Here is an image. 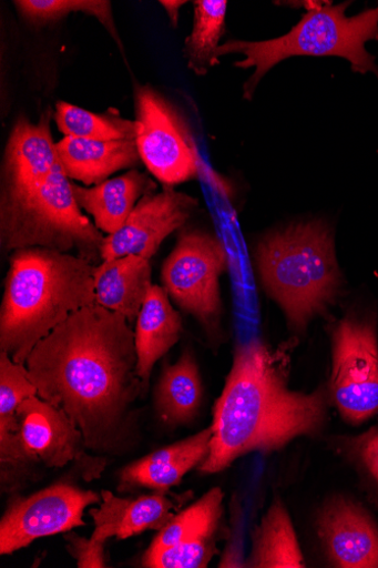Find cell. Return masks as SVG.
Instances as JSON below:
<instances>
[{
    "label": "cell",
    "mask_w": 378,
    "mask_h": 568,
    "mask_svg": "<svg viewBox=\"0 0 378 568\" xmlns=\"http://www.w3.org/2000/svg\"><path fill=\"white\" fill-rule=\"evenodd\" d=\"M25 367L38 396L64 410L93 452L116 447L129 408L144 394L130 322L96 303L39 342Z\"/></svg>",
    "instance_id": "6da1fadb"
},
{
    "label": "cell",
    "mask_w": 378,
    "mask_h": 568,
    "mask_svg": "<svg viewBox=\"0 0 378 568\" xmlns=\"http://www.w3.org/2000/svg\"><path fill=\"white\" fill-rule=\"evenodd\" d=\"M328 385L310 393L289 385L286 356L259 338L238 343L232 369L213 408L205 475L228 469L249 453L283 449L299 437L320 434L329 419Z\"/></svg>",
    "instance_id": "7a4b0ae2"
},
{
    "label": "cell",
    "mask_w": 378,
    "mask_h": 568,
    "mask_svg": "<svg viewBox=\"0 0 378 568\" xmlns=\"http://www.w3.org/2000/svg\"><path fill=\"white\" fill-rule=\"evenodd\" d=\"M94 268L70 253L41 247L13 251L0 308V352L25 366L39 342L95 303Z\"/></svg>",
    "instance_id": "3957f363"
},
{
    "label": "cell",
    "mask_w": 378,
    "mask_h": 568,
    "mask_svg": "<svg viewBox=\"0 0 378 568\" xmlns=\"http://www.w3.org/2000/svg\"><path fill=\"white\" fill-rule=\"evenodd\" d=\"M255 260L263 290L279 305L296 335L327 315L344 292L334 231L324 222L267 234L257 245Z\"/></svg>",
    "instance_id": "277c9868"
},
{
    "label": "cell",
    "mask_w": 378,
    "mask_h": 568,
    "mask_svg": "<svg viewBox=\"0 0 378 568\" xmlns=\"http://www.w3.org/2000/svg\"><path fill=\"white\" fill-rule=\"evenodd\" d=\"M350 3L307 2L302 20L285 36L263 41L228 40L218 51V60L229 54L245 59L235 67L255 69L244 84L243 97L252 100L267 72L295 57L330 58L347 60L354 72L372 73L378 78L375 58L366 50V43L378 40V8L347 17Z\"/></svg>",
    "instance_id": "5b68a950"
},
{
    "label": "cell",
    "mask_w": 378,
    "mask_h": 568,
    "mask_svg": "<svg viewBox=\"0 0 378 568\" xmlns=\"http://www.w3.org/2000/svg\"><path fill=\"white\" fill-rule=\"evenodd\" d=\"M79 205L61 164L30 196L2 203V242L8 251L41 247L102 261L104 237Z\"/></svg>",
    "instance_id": "8992f818"
},
{
    "label": "cell",
    "mask_w": 378,
    "mask_h": 568,
    "mask_svg": "<svg viewBox=\"0 0 378 568\" xmlns=\"http://www.w3.org/2000/svg\"><path fill=\"white\" fill-rule=\"evenodd\" d=\"M228 266L221 239L194 230L181 234L161 271L162 287L212 338L221 333V278Z\"/></svg>",
    "instance_id": "52a82bcc"
},
{
    "label": "cell",
    "mask_w": 378,
    "mask_h": 568,
    "mask_svg": "<svg viewBox=\"0 0 378 568\" xmlns=\"http://www.w3.org/2000/svg\"><path fill=\"white\" fill-rule=\"evenodd\" d=\"M331 403L341 418L359 426L378 415L376 315L349 313L331 331Z\"/></svg>",
    "instance_id": "ba28073f"
},
{
    "label": "cell",
    "mask_w": 378,
    "mask_h": 568,
    "mask_svg": "<svg viewBox=\"0 0 378 568\" xmlns=\"http://www.w3.org/2000/svg\"><path fill=\"white\" fill-rule=\"evenodd\" d=\"M135 142L141 162L165 187L198 175L196 144L188 124L173 103L150 85L134 91Z\"/></svg>",
    "instance_id": "9c48e42d"
},
{
    "label": "cell",
    "mask_w": 378,
    "mask_h": 568,
    "mask_svg": "<svg viewBox=\"0 0 378 568\" xmlns=\"http://www.w3.org/2000/svg\"><path fill=\"white\" fill-rule=\"evenodd\" d=\"M101 500V494L65 483L16 498L0 521V555H12L40 538L85 526V509Z\"/></svg>",
    "instance_id": "30bf717a"
},
{
    "label": "cell",
    "mask_w": 378,
    "mask_h": 568,
    "mask_svg": "<svg viewBox=\"0 0 378 568\" xmlns=\"http://www.w3.org/2000/svg\"><path fill=\"white\" fill-rule=\"evenodd\" d=\"M225 494L212 488L196 503L176 514L159 531L142 557L146 568H204L218 552V532Z\"/></svg>",
    "instance_id": "8fae6325"
},
{
    "label": "cell",
    "mask_w": 378,
    "mask_h": 568,
    "mask_svg": "<svg viewBox=\"0 0 378 568\" xmlns=\"http://www.w3.org/2000/svg\"><path fill=\"white\" fill-rule=\"evenodd\" d=\"M17 418L22 446L35 466L61 469L76 463L85 480L100 477L105 460L88 455L81 430L64 410L34 396L20 405Z\"/></svg>",
    "instance_id": "7c38bea8"
},
{
    "label": "cell",
    "mask_w": 378,
    "mask_h": 568,
    "mask_svg": "<svg viewBox=\"0 0 378 568\" xmlns=\"http://www.w3.org/2000/svg\"><path fill=\"white\" fill-rule=\"evenodd\" d=\"M197 205L198 200L173 187L146 193L124 226L104 237L102 262L127 255L151 261L160 245L187 223Z\"/></svg>",
    "instance_id": "4fadbf2b"
},
{
    "label": "cell",
    "mask_w": 378,
    "mask_h": 568,
    "mask_svg": "<svg viewBox=\"0 0 378 568\" xmlns=\"http://www.w3.org/2000/svg\"><path fill=\"white\" fill-rule=\"evenodd\" d=\"M52 113L44 112L37 123L18 120L4 156L2 203L23 200L37 192L60 165L58 143L51 134Z\"/></svg>",
    "instance_id": "5bb4252c"
},
{
    "label": "cell",
    "mask_w": 378,
    "mask_h": 568,
    "mask_svg": "<svg viewBox=\"0 0 378 568\" xmlns=\"http://www.w3.org/2000/svg\"><path fill=\"white\" fill-rule=\"evenodd\" d=\"M317 535L334 567L378 568V525L358 503L329 501L318 515Z\"/></svg>",
    "instance_id": "9a60e30c"
},
{
    "label": "cell",
    "mask_w": 378,
    "mask_h": 568,
    "mask_svg": "<svg viewBox=\"0 0 378 568\" xmlns=\"http://www.w3.org/2000/svg\"><path fill=\"white\" fill-rule=\"evenodd\" d=\"M102 500L89 514L94 524L92 537L106 544L112 538L126 540L147 530L164 529L177 514L178 501L164 493L123 498L102 490Z\"/></svg>",
    "instance_id": "2e32d148"
},
{
    "label": "cell",
    "mask_w": 378,
    "mask_h": 568,
    "mask_svg": "<svg viewBox=\"0 0 378 568\" xmlns=\"http://www.w3.org/2000/svg\"><path fill=\"white\" fill-rule=\"evenodd\" d=\"M212 427L174 445L160 448L121 471L120 490L146 488L167 494L208 456Z\"/></svg>",
    "instance_id": "e0dca14e"
},
{
    "label": "cell",
    "mask_w": 378,
    "mask_h": 568,
    "mask_svg": "<svg viewBox=\"0 0 378 568\" xmlns=\"http://www.w3.org/2000/svg\"><path fill=\"white\" fill-rule=\"evenodd\" d=\"M60 164L71 181L94 186L114 174L136 168L140 154L135 140H85L65 136L58 142Z\"/></svg>",
    "instance_id": "ac0fdd59"
},
{
    "label": "cell",
    "mask_w": 378,
    "mask_h": 568,
    "mask_svg": "<svg viewBox=\"0 0 378 568\" xmlns=\"http://www.w3.org/2000/svg\"><path fill=\"white\" fill-rule=\"evenodd\" d=\"M154 189L151 180L137 170L94 186L72 182V191L81 210L93 219L95 226L106 236L119 232L139 201Z\"/></svg>",
    "instance_id": "d6986e66"
},
{
    "label": "cell",
    "mask_w": 378,
    "mask_h": 568,
    "mask_svg": "<svg viewBox=\"0 0 378 568\" xmlns=\"http://www.w3.org/2000/svg\"><path fill=\"white\" fill-rule=\"evenodd\" d=\"M183 322L171 303L170 295L157 285H152L136 320L135 347L137 376L144 393L150 385L152 371L181 339Z\"/></svg>",
    "instance_id": "ffe728a7"
},
{
    "label": "cell",
    "mask_w": 378,
    "mask_h": 568,
    "mask_svg": "<svg viewBox=\"0 0 378 568\" xmlns=\"http://www.w3.org/2000/svg\"><path fill=\"white\" fill-rule=\"evenodd\" d=\"M150 261L136 255L104 261L93 273L95 303L123 315L130 324L137 320L153 285Z\"/></svg>",
    "instance_id": "44dd1931"
},
{
    "label": "cell",
    "mask_w": 378,
    "mask_h": 568,
    "mask_svg": "<svg viewBox=\"0 0 378 568\" xmlns=\"http://www.w3.org/2000/svg\"><path fill=\"white\" fill-rule=\"evenodd\" d=\"M203 384L194 354L186 349L162 373L155 389L157 416L170 427L186 426L197 417Z\"/></svg>",
    "instance_id": "7402d4cb"
},
{
    "label": "cell",
    "mask_w": 378,
    "mask_h": 568,
    "mask_svg": "<svg viewBox=\"0 0 378 568\" xmlns=\"http://www.w3.org/2000/svg\"><path fill=\"white\" fill-rule=\"evenodd\" d=\"M245 567L304 568L306 562L290 514L280 500L267 509L253 534L252 551Z\"/></svg>",
    "instance_id": "603a6c76"
},
{
    "label": "cell",
    "mask_w": 378,
    "mask_h": 568,
    "mask_svg": "<svg viewBox=\"0 0 378 568\" xmlns=\"http://www.w3.org/2000/svg\"><path fill=\"white\" fill-rule=\"evenodd\" d=\"M227 0H196L192 33L185 40L187 67L204 77L219 64L217 51L226 33Z\"/></svg>",
    "instance_id": "cb8c5ba5"
},
{
    "label": "cell",
    "mask_w": 378,
    "mask_h": 568,
    "mask_svg": "<svg viewBox=\"0 0 378 568\" xmlns=\"http://www.w3.org/2000/svg\"><path fill=\"white\" fill-rule=\"evenodd\" d=\"M53 120L65 136L103 141L135 140L134 121L123 119L116 112L98 114L60 101Z\"/></svg>",
    "instance_id": "d4e9b609"
},
{
    "label": "cell",
    "mask_w": 378,
    "mask_h": 568,
    "mask_svg": "<svg viewBox=\"0 0 378 568\" xmlns=\"http://www.w3.org/2000/svg\"><path fill=\"white\" fill-rule=\"evenodd\" d=\"M20 16L33 26L57 23L71 14L82 13L96 19L122 48L113 16L112 2L108 0H17Z\"/></svg>",
    "instance_id": "484cf974"
},
{
    "label": "cell",
    "mask_w": 378,
    "mask_h": 568,
    "mask_svg": "<svg viewBox=\"0 0 378 568\" xmlns=\"http://www.w3.org/2000/svg\"><path fill=\"white\" fill-rule=\"evenodd\" d=\"M38 396L27 367L6 352H0V427L18 423L17 412L27 399Z\"/></svg>",
    "instance_id": "4316f807"
},
{
    "label": "cell",
    "mask_w": 378,
    "mask_h": 568,
    "mask_svg": "<svg viewBox=\"0 0 378 568\" xmlns=\"http://www.w3.org/2000/svg\"><path fill=\"white\" fill-rule=\"evenodd\" d=\"M67 548L70 555L76 560L80 568H103L106 567L104 546L105 542L90 537H80L76 534L65 536Z\"/></svg>",
    "instance_id": "83f0119b"
},
{
    "label": "cell",
    "mask_w": 378,
    "mask_h": 568,
    "mask_svg": "<svg viewBox=\"0 0 378 568\" xmlns=\"http://www.w3.org/2000/svg\"><path fill=\"white\" fill-rule=\"evenodd\" d=\"M349 446L354 456L378 485V427L351 438Z\"/></svg>",
    "instance_id": "f1b7e54d"
},
{
    "label": "cell",
    "mask_w": 378,
    "mask_h": 568,
    "mask_svg": "<svg viewBox=\"0 0 378 568\" xmlns=\"http://www.w3.org/2000/svg\"><path fill=\"white\" fill-rule=\"evenodd\" d=\"M159 4L165 9L172 26L176 28L180 20V10L186 4V2H180V0H161Z\"/></svg>",
    "instance_id": "f546056e"
}]
</instances>
